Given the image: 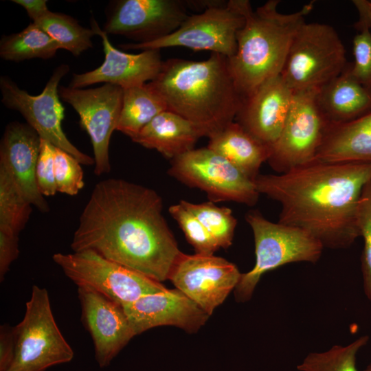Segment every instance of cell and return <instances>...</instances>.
Instances as JSON below:
<instances>
[{
  "instance_id": "cell-40",
  "label": "cell",
  "mask_w": 371,
  "mask_h": 371,
  "mask_svg": "<svg viewBox=\"0 0 371 371\" xmlns=\"http://www.w3.org/2000/svg\"><path fill=\"white\" fill-rule=\"evenodd\" d=\"M364 371H371V363L366 367Z\"/></svg>"
},
{
  "instance_id": "cell-20",
  "label": "cell",
  "mask_w": 371,
  "mask_h": 371,
  "mask_svg": "<svg viewBox=\"0 0 371 371\" xmlns=\"http://www.w3.org/2000/svg\"><path fill=\"white\" fill-rule=\"evenodd\" d=\"M41 139L28 124H8L0 147V166L8 172L22 195L41 212L49 206L39 192L36 168Z\"/></svg>"
},
{
  "instance_id": "cell-18",
  "label": "cell",
  "mask_w": 371,
  "mask_h": 371,
  "mask_svg": "<svg viewBox=\"0 0 371 371\" xmlns=\"http://www.w3.org/2000/svg\"><path fill=\"white\" fill-rule=\"evenodd\" d=\"M135 335L154 327L174 326L198 330L209 315L178 289L146 295L121 306Z\"/></svg>"
},
{
  "instance_id": "cell-24",
  "label": "cell",
  "mask_w": 371,
  "mask_h": 371,
  "mask_svg": "<svg viewBox=\"0 0 371 371\" xmlns=\"http://www.w3.org/2000/svg\"><path fill=\"white\" fill-rule=\"evenodd\" d=\"M315 159L371 163V112L348 123L329 125Z\"/></svg>"
},
{
  "instance_id": "cell-19",
  "label": "cell",
  "mask_w": 371,
  "mask_h": 371,
  "mask_svg": "<svg viewBox=\"0 0 371 371\" xmlns=\"http://www.w3.org/2000/svg\"><path fill=\"white\" fill-rule=\"evenodd\" d=\"M293 95L294 91L280 75L273 77L243 101L236 122L254 137L271 146L282 132Z\"/></svg>"
},
{
  "instance_id": "cell-38",
  "label": "cell",
  "mask_w": 371,
  "mask_h": 371,
  "mask_svg": "<svg viewBox=\"0 0 371 371\" xmlns=\"http://www.w3.org/2000/svg\"><path fill=\"white\" fill-rule=\"evenodd\" d=\"M12 1L24 8L33 23L38 21L49 12L46 0H13Z\"/></svg>"
},
{
  "instance_id": "cell-23",
  "label": "cell",
  "mask_w": 371,
  "mask_h": 371,
  "mask_svg": "<svg viewBox=\"0 0 371 371\" xmlns=\"http://www.w3.org/2000/svg\"><path fill=\"white\" fill-rule=\"evenodd\" d=\"M208 138V148L225 158L253 181L271 154V146L234 121Z\"/></svg>"
},
{
  "instance_id": "cell-39",
  "label": "cell",
  "mask_w": 371,
  "mask_h": 371,
  "mask_svg": "<svg viewBox=\"0 0 371 371\" xmlns=\"http://www.w3.org/2000/svg\"><path fill=\"white\" fill-rule=\"evenodd\" d=\"M352 3L359 14V22L371 28V0H352Z\"/></svg>"
},
{
  "instance_id": "cell-27",
  "label": "cell",
  "mask_w": 371,
  "mask_h": 371,
  "mask_svg": "<svg viewBox=\"0 0 371 371\" xmlns=\"http://www.w3.org/2000/svg\"><path fill=\"white\" fill-rule=\"evenodd\" d=\"M34 23L58 42L62 49L74 56H78L93 47L91 38L95 35L93 30L82 27L76 19L67 14L49 11Z\"/></svg>"
},
{
  "instance_id": "cell-33",
  "label": "cell",
  "mask_w": 371,
  "mask_h": 371,
  "mask_svg": "<svg viewBox=\"0 0 371 371\" xmlns=\"http://www.w3.org/2000/svg\"><path fill=\"white\" fill-rule=\"evenodd\" d=\"M357 33L352 40L354 61L348 65L351 76L371 91V32L366 23L355 24Z\"/></svg>"
},
{
  "instance_id": "cell-15",
  "label": "cell",
  "mask_w": 371,
  "mask_h": 371,
  "mask_svg": "<svg viewBox=\"0 0 371 371\" xmlns=\"http://www.w3.org/2000/svg\"><path fill=\"white\" fill-rule=\"evenodd\" d=\"M185 1L121 0L110 10L104 31L135 40L153 41L175 32L188 17Z\"/></svg>"
},
{
  "instance_id": "cell-36",
  "label": "cell",
  "mask_w": 371,
  "mask_h": 371,
  "mask_svg": "<svg viewBox=\"0 0 371 371\" xmlns=\"http://www.w3.org/2000/svg\"><path fill=\"white\" fill-rule=\"evenodd\" d=\"M19 234L0 227V280H3L10 265L19 256Z\"/></svg>"
},
{
  "instance_id": "cell-12",
  "label": "cell",
  "mask_w": 371,
  "mask_h": 371,
  "mask_svg": "<svg viewBox=\"0 0 371 371\" xmlns=\"http://www.w3.org/2000/svg\"><path fill=\"white\" fill-rule=\"evenodd\" d=\"M319 89L294 92L282 132L267 162L278 174L315 159L327 127L317 103Z\"/></svg>"
},
{
  "instance_id": "cell-5",
  "label": "cell",
  "mask_w": 371,
  "mask_h": 371,
  "mask_svg": "<svg viewBox=\"0 0 371 371\" xmlns=\"http://www.w3.org/2000/svg\"><path fill=\"white\" fill-rule=\"evenodd\" d=\"M245 220L254 234L256 262L251 270L241 274L234 289L237 301L249 300L266 272L291 262L316 263L320 258L324 247L305 229L273 223L257 210L248 212Z\"/></svg>"
},
{
  "instance_id": "cell-3",
  "label": "cell",
  "mask_w": 371,
  "mask_h": 371,
  "mask_svg": "<svg viewBox=\"0 0 371 371\" xmlns=\"http://www.w3.org/2000/svg\"><path fill=\"white\" fill-rule=\"evenodd\" d=\"M148 84L164 99L167 110L194 123L207 137L234 122L244 101L228 58L218 53L203 61L168 59Z\"/></svg>"
},
{
  "instance_id": "cell-9",
  "label": "cell",
  "mask_w": 371,
  "mask_h": 371,
  "mask_svg": "<svg viewBox=\"0 0 371 371\" xmlns=\"http://www.w3.org/2000/svg\"><path fill=\"white\" fill-rule=\"evenodd\" d=\"M52 260L78 287L91 289L120 306L166 289L161 282L92 251L56 253Z\"/></svg>"
},
{
  "instance_id": "cell-34",
  "label": "cell",
  "mask_w": 371,
  "mask_h": 371,
  "mask_svg": "<svg viewBox=\"0 0 371 371\" xmlns=\"http://www.w3.org/2000/svg\"><path fill=\"white\" fill-rule=\"evenodd\" d=\"M54 175L57 192L75 196L85 186L81 164L57 147L54 150Z\"/></svg>"
},
{
  "instance_id": "cell-8",
  "label": "cell",
  "mask_w": 371,
  "mask_h": 371,
  "mask_svg": "<svg viewBox=\"0 0 371 371\" xmlns=\"http://www.w3.org/2000/svg\"><path fill=\"white\" fill-rule=\"evenodd\" d=\"M218 1L201 14H193L173 33L142 43L121 45L125 49H160L184 47L194 50H210L227 58L237 49L236 36L245 22V10L248 0Z\"/></svg>"
},
{
  "instance_id": "cell-30",
  "label": "cell",
  "mask_w": 371,
  "mask_h": 371,
  "mask_svg": "<svg viewBox=\"0 0 371 371\" xmlns=\"http://www.w3.org/2000/svg\"><path fill=\"white\" fill-rule=\"evenodd\" d=\"M32 205L8 172L0 166V227L19 234L30 218Z\"/></svg>"
},
{
  "instance_id": "cell-10",
  "label": "cell",
  "mask_w": 371,
  "mask_h": 371,
  "mask_svg": "<svg viewBox=\"0 0 371 371\" xmlns=\"http://www.w3.org/2000/svg\"><path fill=\"white\" fill-rule=\"evenodd\" d=\"M168 174L204 191L212 202L234 201L254 206L260 193L254 181L207 147L191 150L171 160Z\"/></svg>"
},
{
  "instance_id": "cell-17",
  "label": "cell",
  "mask_w": 371,
  "mask_h": 371,
  "mask_svg": "<svg viewBox=\"0 0 371 371\" xmlns=\"http://www.w3.org/2000/svg\"><path fill=\"white\" fill-rule=\"evenodd\" d=\"M78 295L95 359L100 368L106 367L135 334L121 306L87 288L78 287Z\"/></svg>"
},
{
  "instance_id": "cell-22",
  "label": "cell",
  "mask_w": 371,
  "mask_h": 371,
  "mask_svg": "<svg viewBox=\"0 0 371 371\" xmlns=\"http://www.w3.org/2000/svg\"><path fill=\"white\" fill-rule=\"evenodd\" d=\"M203 131L194 123L169 110L152 120L132 141L155 149L171 160L191 150Z\"/></svg>"
},
{
  "instance_id": "cell-35",
  "label": "cell",
  "mask_w": 371,
  "mask_h": 371,
  "mask_svg": "<svg viewBox=\"0 0 371 371\" xmlns=\"http://www.w3.org/2000/svg\"><path fill=\"white\" fill-rule=\"evenodd\" d=\"M54 150L53 144L41 139L36 179L39 192L44 196H54L57 192L54 175Z\"/></svg>"
},
{
  "instance_id": "cell-14",
  "label": "cell",
  "mask_w": 371,
  "mask_h": 371,
  "mask_svg": "<svg viewBox=\"0 0 371 371\" xmlns=\"http://www.w3.org/2000/svg\"><path fill=\"white\" fill-rule=\"evenodd\" d=\"M241 274L236 265L214 254L181 253L168 279L211 315L236 288Z\"/></svg>"
},
{
  "instance_id": "cell-11",
  "label": "cell",
  "mask_w": 371,
  "mask_h": 371,
  "mask_svg": "<svg viewBox=\"0 0 371 371\" xmlns=\"http://www.w3.org/2000/svg\"><path fill=\"white\" fill-rule=\"evenodd\" d=\"M69 71L62 64L53 72L42 93L29 94L10 78L1 76V102L7 107L18 111L43 139L74 156L81 164H95L93 157L79 150L67 137L62 128L65 109L58 94L59 82Z\"/></svg>"
},
{
  "instance_id": "cell-16",
  "label": "cell",
  "mask_w": 371,
  "mask_h": 371,
  "mask_svg": "<svg viewBox=\"0 0 371 371\" xmlns=\"http://www.w3.org/2000/svg\"><path fill=\"white\" fill-rule=\"evenodd\" d=\"M91 29L102 39L104 60L98 67L83 74H74L69 87L82 89L104 82L122 89L153 81L159 73L163 62L160 49H146L139 54L126 53L111 43L107 34L92 19Z\"/></svg>"
},
{
  "instance_id": "cell-31",
  "label": "cell",
  "mask_w": 371,
  "mask_h": 371,
  "mask_svg": "<svg viewBox=\"0 0 371 371\" xmlns=\"http://www.w3.org/2000/svg\"><path fill=\"white\" fill-rule=\"evenodd\" d=\"M168 212L182 229L196 254L212 255L220 248L201 221L180 202L170 205Z\"/></svg>"
},
{
  "instance_id": "cell-6",
  "label": "cell",
  "mask_w": 371,
  "mask_h": 371,
  "mask_svg": "<svg viewBox=\"0 0 371 371\" xmlns=\"http://www.w3.org/2000/svg\"><path fill=\"white\" fill-rule=\"evenodd\" d=\"M348 64L346 48L333 26L305 22L293 39L280 76L294 92L319 89Z\"/></svg>"
},
{
  "instance_id": "cell-7",
  "label": "cell",
  "mask_w": 371,
  "mask_h": 371,
  "mask_svg": "<svg viewBox=\"0 0 371 371\" xmlns=\"http://www.w3.org/2000/svg\"><path fill=\"white\" fill-rule=\"evenodd\" d=\"M13 328L15 356L7 371H45L73 359L74 350L56 324L45 288L32 286L23 318Z\"/></svg>"
},
{
  "instance_id": "cell-28",
  "label": "cell",
  "mask_w": 371,
  "mask_h": 371,
  "mask_svg": "<svg viewBox=\"0 0 371 371\" xmlns=\"http://www.w3.org/2000/svg\"><path fill=\"white\" fill-rule=\"evenodd\" d=\"M180 203L201 221L219 247L231 246L237 225L231 209L217 206L210 201L193 203L181 200Z\"/></svg>"
},
{
  "instance_id": "cell-37",
  "label": "cell",
  "mask_w": 371,
  "mask_h": 371,
  "mask_svg": "<svg viewBox=\"0 0 371 371\" xmlns=\"http://www.w3.org/2000/svg\"><path fill=\"white\" fill-rule=\"evenodd\" d=\"M14 328L5 324L0 328V371H7L15 356Z\"/></svg>"
},
{
  "instance_id": "cell-13",
  "label": "cell",
  "mask_w": 371,
  "mask_h": 371,
  "mask_svg": "<svg viewBox=\"0 0 371 371\" xmlns=\"http://www.w3.org/2000/svg\"><path fill=\"white\" fill-rule=\"evenodd\" d=\"M58 94L78 113L80 124L91 139L95 161L94 173L100 176L109 172V142L118 122L123 89L108 83L87 89L59 86Z\"/></svg>"
},
{
  "instance_id": "cell-2",
  "label": "cell",
  "mask_w": 371,
  "mask_h": 371,
  "mask_svg": "<svg viewBox=\"0 0 371 371\" xmlns=\"http://www.w3.org/2000/svg\"><path fill=\"white\" fill-rule=\"evenodd\" d=\"M371 163L319 159L277 175L260 174V194L279 202L278 222L305 229L324 247H350L361 236L358 206Z\"/></svg>"
},
{
  "instance_id": "cell-32",
  "label": "cell",
  "mask_w": 371,
  "mask_h": 371,
  "mask_svg": "<svg viewBox=\"0 0 371 371\" xmlns=\"http://www.w3.org/2000/svg\"><path fill=\"white\" fill-rule=\"evenodd\" d=\"M358 225L363 239L361 256L363 288L371 302V180L363 187L358 206Z\"/></svg>"
},
{
  "instance_id": "cell-4",
  "label": "cell",
  "mask_w": 371,
  "mask_h": 371,
  "mask_svg": "<svg viewBox=\"0 0 371 371\" xmlns=\"http://www.w3.org/2000/svg\"><path fill=\"white\" fill-rule=\"evenodd\" d=\"M280 1L269 0L253 10L249 2L245 22L236 36L237 49L228 58L235 85L243 100L282 71L293 39L314 1L291 13L278 11Z\"/></svg>"
},
{
  "instance_id": "cell-29",
  "label": "cell",
  "mask_w": 371,
  "mask_h": 371,
  "mask_svg": "<svg viewBox=\"0 0 371 371\" xmlns=\"http://www.w3.org/2000/svg\"><path fill=\"white\" fill-rule=\"evenodd\" d=\"M369 336L363 335L350 344L335 345L327 351L309 353L297 366L300 371H358L357 354L369 341Z\"/></svg>"
},
{
  "instance_id": "cell-21",
  "label": "cell",
  "mask_w": 371,
  "mask_h": 371,
  "mask_svg": "<svg viewBox=\"0 0 371 371\" xmlns=\"http://www.w3.org/2000/svg\"><path fill=\"white\" fill-rule=\"evenodd\" d=\"M317 103L328 126L345 124L371 112V91L351 76L347 65L318 89Z\"/></svg>"
},
{
  "instance_id": "cell-25",
  "label": "cell",
  "mask_w": 371,
  "mask_h": 371,
  "mask_svg": "<svg viewBox=\"0 0 371 371\" xmlns=\"http://www.w3.org/2000/svg\"><path fill=\"white\" fill-rule=\"evenodd\" d=\"M166 110L165 101L148 82L123 89L116 130L133 139L153 118Z\"/></svg>"
},
{
  "instance_id": "cell-1",
  "label": "cell",
  "mask_w": 371,
  "mask_h": 371,
  "mask_svg": "<svg viewBox=\"0 0 371 371\" xmlns=\"http://www.w3.org/2000/svg\"><path fill=\"white\" fill-rule=\"evenodd\" d=\"M154 190L121 179L95 184L79 217L71 248L89 250L157 282L181 254Z\"/></svg>"
},
{
  "instance_id": "cell-26",
  "label": "cell",
  "mask_w": 371,
  "mask_h": 371,
  "mask_svg": "<svg viewBox=\"0 0 371 371\" xmlns=\"http://www.w3.org/2000/svg\"><path fill=\"white\" fill-rule=\"evenodd\" d=\"M59 49L60 44L32 22L20 32L3 35L0 41L1 58L15 62L50 58Z\"/></svg>"
}]
</instances>
